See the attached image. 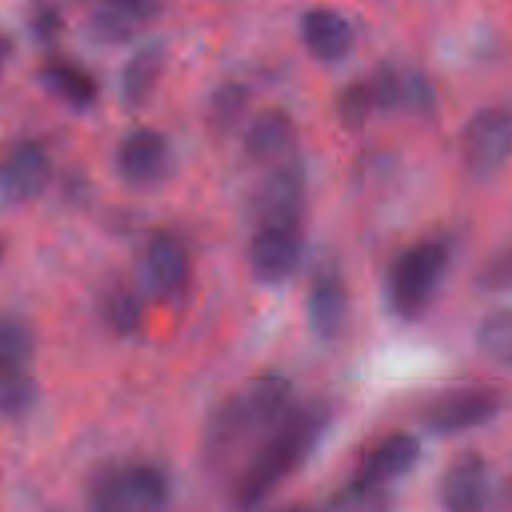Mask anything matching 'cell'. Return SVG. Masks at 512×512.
<instances>
[{"instance_id":"cell-3","label":"cell","mask_w":512,"mask_h":512,"mask_svg":"<svg viewBox=\"0 0 512 512\" xmlns=\"http://www.w3.org/2000/svg\"><path fill=\"white\" fill-rule=\"evenodd\" d=\"M168 492V476L152 462L104 464L88 480V508L90 512H158Z\"/></svg>"},{"instance_id":"cell-19","label":"cell","mask_w":512,"mask_h":512,"mask_svg":"<svg viewBox=\"0 0 512 512\" xmlns=\"http://www.w3.org/2000/svg\"><path fill=\"white\" fill-rule=\"evenodd\" d=\"M42 80L58 98L76 108L90 106L98 92V86L90 72L66 60H54L44 66Z\"/></svg>"},{"instance_id":"cell-13","label":"cell","mask_w":512,"mask_h":512,"mask_svg":"<svg viewBox=\"0 0 512 512\" xmlns=\"http://www.w3.org/2000/svg\"><path fill=\"white\" fill-rule=\"evenodd\" d=\"M142 276L156 298L170 300L182 294L190 278V260L184 244L172 234H156L146 246Z\"/></svg>"},{"instance_id":"cell-21","label":"cell","mask_w":512,"mask_h":512,"mask_svg":"<svg viewBox=\"0 0 512 512\" xmlns=\"http://www.w3.org/2000/svg\"><path fill=\"white\" fill-rule=\"evenodd\" d=\"M478 350L492 362L512 370V310H496L476 330Z\"/></svg>"},{"instance_id":"cell-16","label":"cell","mask_w":512,"mask_h":512,"mask_svg":"<svg viewBox=\"0 0 512 512\" xmlns=\"http://www.w3.org/2000/svg\"><path fill=\"white\" fill-rule=\"evenodd\" d=\"M348 312V296L342 278L334 270L320 272L308 292V320L314 334L330 340L340 334Z\"/></svg>"},{"instance_id":"cell-5","label":"cell","mask_w":512,"mask_h":512,"mask_svg":"<svg viewBox=\"0 0 512 512\" xmlns=\"http://www.w3.org/2000/svg\"><path fill=\"white\" fill-rule=\"evenodd\" d=\"M462 162L470 176L492 178L512 156V110L484 108L464 128Z\"/></svg>"},{"instance_id":"cell-28","label":"cell","mask_w":512,"mask_h":512,"mask_svg":"<svg viewBox=\"0 0 512 512\" xmlns=\"http://www.w3.org/2000/svg\"><path fill=\"white\" fill-rule=\"evenodd\" d=\"M276 512H318V510L312 506H306V504H292V506H284Z\"/></svg>"},{"instance_id":"cell-18","label":"cell","mask_w":512,"mask_h":512,"mask_svg":"<svg viewBox=\"0 0 512 512\" xmlns=\"http://www.w3.org/2000/svg\"><path fill=\"white\" fill-rule=\"evenodd\" d=\"M160 6V0H102L94 28L104 40L128 38L134 28L146 22Z\"/></svg>"},{"instance_id":"cell-29","label":"cell","mask_w":512,"mask_h":512,"mask_svg":"<svg viewBox=\"0 0 512 512\" xmlns=\"http://www.w3.org/2000/svg\"><path fill=\"white\" fill-rule=\"evenodd\" d=\"M504 500H506V504L512 506V476L504 484Z\"/></svg>"},{"instance_id":"cell-11","label":"cell","mask_w":512,"mask_h":512,"mask_svg":"<svg viewBox=\"0 0 512 512\" xmlns=\"http://www.w3.org/2000/svg\"><path fill=\"white\" fill-rule=\"evenodd\" d=\"M50 172V158L42 144L22 140L0 160V194L10 202L32 200L48 186Z\"/></svg>"},{"instance_id":"cell-8","label":"cell","mask_w":512,"mask_h":512,"mask_svg":"<svg viewBox=\"0 0 512 512\" xmlns=\"http://www.w3.org/2000/svg\"><path fill=\"white\" fill-rule=\"evenodd\" d=\"M116 168L122 180L136 188L156 186L170 174V144L164 134L154 128H136L120 140Z\"/></svg>"},{"instance_id":"cell-7","label":"cell","mask_w":512,"mask_h":512,"mask_svg":"<svg viewBox=\"0 0 512 512\" xmlns=\"http://www.w3.org/2000/svg\"><path fill=\"white\" fill-rule=\"evenodd\" d=\"M418 456L420 442L412 434L392 432L380 438L358 462L350 480V494L366 498L382 492L388 484L408 474Z\"/></svg>"},{"instance_id":"cell-25","label":"cell","mask_w":512,"mask_h":512,"mask_svg":"<svg viewBox=\"0 0 512 512\" xmlns=\"http://www.w3.org/2000/svg\"><path fill=\"white\" fill-rule=\"evenodd\" d=\"M374 108L376 106H374V100L370 96L366 82L348 86L338 100V116H340L342 124H346L348 128L360 126Z\"/></svg>"},{"instance_id":"cell-27","label":"cell","mask_w":512,"mask_h":512,"mask_svg":"<svg viewBox=\"0 0 512 512\" xmlns=\"http://www.w3.org/2000/svg\"><path fill=\"white\" fill-rule=\"evenodd\" d=\"M10 56H12V40L8 36L0 34V74L6 68Z\"/></svg>"},{"instance_id":"cell-14","label":"cell","mask_w":512,"mask_h":512,"mask_svg":"<svg viewBox=\"0 0 512 512\" xmlns=\"http://www.w3.org/2000/svg\"><path fill=\"white\" fill-rule=\"evenodd\" d=\"M302 40L308 52L322 62L344 58L354 42L348 20L332 8H312L302 16Z\"/></svg>"},{"instance_id":"cell-9","label":"cell","mask_w":512,"mask_h":512,"mask_svg":"<svg viewBox=\"0 0 512 512\" xmlns=\"http://www.w3.org/2000/svg\"><path fill=\"white\" fill-rule=\"evenodd\" d=\"M490 500V470L482 454L464 450L444 468L438 482V502L444 512H486Z\"/></svg>"},{"instance_id":"cell-10","label":"cell","mask_w":512,"mask_h":512,"mask_svg":"<svg viewBox=\"0 0 512 512\" xmlns=\"http://www.w3.org/2000/svg\"><path fill=\"white\" fill-rule=\"evenodd\" d=\"M302 256L298 228L260 226L248 248V266L262 284H280L294 274Z\"/></svg>"},{"instance_id":"cell-12","label":"cell","mask_w":512,"mask_h":512,"mask_svg":"<svg viewBox=\"0 0 512 512\" xmlns=\"http://www.w3.org/2000/svg\"><path fill=\"white\" fill-rule=\"evenodd\" d=\"M304 206V176L294 160L278 164L258 194L260 226L298 228Z\"/></svg>"},{"instance_id":"cell-24","label":"cell","mask_w":512,"mask_h":512,"mask_svg":"<svg viewBox=\"0 0 512 512\" xmlns=\"http://www.w3.org/2000/svg\"><path fill=\"white\" fill-rule=\"evenodd\" d=\"M248 92L244 86L228 84L222 86L210 102V120L220 132L232 130L244 116Z\"/></svg>"},{"instance_id":"cell-23","label":"cell","mask_w":512,"mask_h":512,"mask_svg":"<svg viewBox=\"0 0 512 512\" xmlns=\"http://www.w3.org/2000/svg\"><path fill=\"white\" fill-rule=\"evenodd\" d=\"M36 382L24 372H0V416H24L36 402Z\"/></svg>"},{"instance_id":"cell-1","label":"cell","mask_w":512,"mask_h":512,"mask_svg":"<svg viewBox=\"0 0 512 512\" xmlns=\"http://www.w3.org/2000/svg\"><path fill=\"white\" fill-rule=\"evenodd\" d=\"M332 410L314 400L292 406L254 446L238 470L230 498L238 512H252L268 500L314 452L326 434Z\"/></svg>"},{"instance_id":"cell-4","label":"cell","mask_w":512,"mask_h":512,"mask_svg":"<svg viewBox=\"0 0 512 512\" xmlns=\"http://www.w3.org/2000/svg\"><path fill=\"white\" fill-rule=\"evenodd\" d=\"M448 266V246L440 240H424L404 250L388 272V302L406 320L426 312Z\"/></svg>"},{"instance_id":"cell-20","label":"cell","mask_w":512,"mask_h":512,"mask_svg":"<svg viewBox=\"0 0 512 512\" xmlns=\"http://www.w3.org/2000/svg\"><path fill=\"white\" fill-rule=\"evenodd\" d=\"M36 350L30 326L8 314H0V372L24 370Z\"/></svg>"},{"instance_id":"cell-26","label":"cell","mask_w":512,"mask_h":512,"mask_svg":"<svg viewBox=\"0 0 512 512\" xmlns=\"http://www.w3.org/2000/svg\"><path fill=\"white\" fill-rule=\"evenodd\" d=\"M58 26H60V20H58V16H56L52 10H42V12H38V16L34 18V30H36V34H38L40 38H50V36H54L56 30H58Z\"/></svg>"},{"instance_id":"cell-2","label":"cell","mask_w":512,"mask_h":512,"mask_svg":"<svg viewBox=\"0 0 512 512\" xmlns=\"http://www.w3.org/2000/svg\"><path fill=\"white\" fill-rule=\"evenodd\" d=\"M292 408V384L282 374L250 378L218 402L202 434L204 462L220 468L258 442Z\"/></svg>"},{"instance_id":"cell-22","label":"cell","mask_w":512,"mask_h":512,"mask_svg":"<svg viewBox=\"0 0 512 512\" xmlns=\"http://www.w3.org/2000/svg\"><path fill=\"white\" fill-rule=\"evenodd\" d=\"M102 316L118 336H132L140 330L144 310L140 298L126 286H116L104 294Z\"/></svg>"},{"instance_id":"cell-17","label":"cell","mask_w":512,"mask_h":512,"mask_svg":"<svg viewBox=\"0 0 512 512\" xmlns=\"http://www.w3.org/2000/svg\"><path fill=\"white\" fill-rule=\"evenodd\" d=\"M166 62V52L160 44L140 48L124 66L120 80V96L124 106L140 108L152 96Z\"/></svg>"},{"instance_id":"cell-15","label":"cell","mask_w":512,"mask_h":512,"mask_svg":"<svg viewBox=\"0 0 512 512\" xmlns=\"http://www.w3.org/2000/svg\"><path fill=\"white\" fill-rule=\"evenodd\" d=\"M296 142V130L292 118L278 108L260 112L248 126L246 152L252 160L262 164H282L292 152Z\"/></svg>"},{"instance_id":"cell-6","label":"cell","mask_w":512,"mask_h":512,"mask_svg":"<svg viewBox=\"0 0 512 512\" xmlns=\"http://www.w3.org/2000/svg\"><path fill=\"white\" fill-rule=\"evenodd\" d=\"M502 402V394L490 386H458L432 398L422 410V422L434 434H460L492 420Z\"/></svg>"}]
</instances>
